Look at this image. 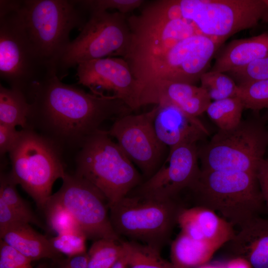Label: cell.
I'll return each instance as SVG.
<instances>
[{
  "label": "cell",
  "mask_w": 268,
  "mask_h": 268,
  "mask_svg": "<svg viewBox=\"0 0 268 268\" xmlns=\"http://www.w3.org/2000/svg\"><path fill=\"white\" fill-rule=\"evenodd\" d=\"M25 95L30 104L27 129L62 152L79 149L104 122L132 111L116 95L87 92L56 74L32 85Z\"/></svg>",
  "instance_id": "obj_1"
},
{
  "label": "cell",
  "mask_w": 268,
  "mask_h": 268,
  "mask_svg": "<svg viewBox=\"0 0 268 268\" xmlns=\"http://www.w3.org/2000/svg\"><path fill=\"white\" fill-rule=\"evenodd\" d=\"M178 0L149 3L138 15L127 18L130 35L122 58L128 64L139 88L160 67L180 41L201 34L183 18Z\"/></svg>",
  "instance_id": "obj_2"
},
{
  "label": "cell",
  "mask_w": 268,
  "mask_h": 268,
  "mask_svg": "<svg viewBox=\"0 0 268 268\" xmlns=\"http://www.w3.org/2000/svg\"><path fill=\"white\" fill-rule=\"evenodd\" d=\"M193 206L218 212L241 227L259 215L265 204L256 173L201 170L189 190Z\"/></svg>",
  "instance_id": "obj_3"
},
{
  "label": "cell",
  "mask_w": 268,
  "mask_h": 268,
  "mask_svg": "<svg viewBox=\"0 0 268 268\" xmlns=\"http://www.w3.org/2000/svg\"><path fill=\"white\" fill-rule=\"evenodd\" d=\"M20 11L36 52L56 72L57 63L71 41L70 32L80 31L89 13L80 0H21Z\"/></svg>",
  "instance_id": "obj_4"
},
{
  "label": "cell",
  "mask_w": 268,
  "mask_h": 268,
  "mask_svg": "<svg viewBox=\"0 0 268 268\" xmlns=\"http://www.w3.org/2000/svg\"><path fill=\"white\" fill-rule=\"evenodd\" d=\"M111 137L101 130L90 136L78 150L75 173L102 193L109 207L144 181L133 163Z\"/></svg>",
  "instance_id": "obj_5"
},
{
  "label": "cell",
  "mask_w": 268,
  "mask_h": 268,
  "mask_svg": "<svg viewBox=\"0 0 268 268\" xmlns=\"http://www.w3.org/2000/svg\"><path fill=\"white\" fill-rule=\"evenodd\" d=\"M21 0H0V76L24 94L55 70L38 54L26 31Z\"/></svg>",
  "instance_id": "obj_6"
},
{
  "label": "cell",
  "mask_w": 268,
  "mask_h": 268,
  "mask_svg": "<svg viewBox=\"0 0 268 268\" xmlns=\"http://www.w3.org/2000/svg\"><path fill=\"white\" fill-rule=\"evenodd\" d=\"M185 207L180 200L129 194L109 207V216L121 238L161 251L169 242L179 215Z\"/></svg>",
  "instance_id": "obj_7"
},
{
  "label": "cell",
  "mask_w": 268,
  "mask_h": 268,
  "mask_svg": "<svg viewBox=\"0 0 268 268\" xmlns=\"http://www.w3.org/2000/svg\"><path fill=\"white\" fill-rule=\"evenodd\" d=\"M62 152L51 140L26 129H22L18 141L8 153L12 179L42 210L52 195L54 183L67 173Z\"/></svg>",
  "instance_id": "obj_8"
},
{
  "label": "cell",
  "mask_w": 268,
  "mask_h": 268,
  "mask_svg": "<svg viewBox=\"0 0 268 268\" xmlns=\"http://www.w3.org/2000/svg\"><path fill=\"white\" fill-rule=\"evenodd\" d=\"M268 147L267 128L259 120H242L235 127L219 130L198 148L201 170L256 173Z\"/></svg>",
  "instance_id": "obj_9"
},
{
  "label": "cell",
  "mask_w": 268,
  "mask_h": 268,
  "mask_svg": "<svg viewBox=\"0 0 268 268\" xmlns=\"http://www.w3.org/2000/svg\"><path fill=\"white\" fill-rule=\"evenodd\" d=\"M126 15L118 11H98L89 14L78 35L61 56L56 73L62 78L79 64L113 56L122 57L130 39Z\"/></svg>",
  "instance_id": "obj_10"
},
{
  "label": "cell",
  "mask_w": 268,
  "mask_h": 268,
  "mask_svg": "<svg viewBox=\"0 0 268 268\" xmlns=\"http://www.w3.org/2000/svg\"><path fill=\"white\" fill-rule=\"evenodd\" d=\"M183 17L204 36L226 41L257 26L268 11L263 0H180Z\"/></svg>",
  "instance_id": "obj_11"
},
{
  "label": "cell",
  "mask_w": 268,
  "mask_h": 268,
  "mask_svg": "<svg viewBox=\"0 0 268 268\" xmlns=\"http://www.w3.org/2000/svg\"><path fill=\"white\" fill-rule=\"evenodd\" d=\"M60 190L52 195L73 215L87 239L121 241L112 225L107 200L90 182L66 173Z\"/></svg>",
  "instance_id": "obj_12"
},
{
  "label": "cell",
  "mask_w": 268,
  "mask_h": 268,
  "mask_svg": "<svg viewBox=\"0 0 268 268\" xmlns=\"http://www.w3.org/2000/svg\"><path fill=\"white\" fill-rule=\"evenodd\" d=\"M157 109L140 114H128L116 119L109 130L121 148L141 171L144 181L152 176L163 164L167 147L157 137L153 126Z\"/></svg>",
  "instance_id": "obj_13"
},
{
  "label": "cell",
  "mask_w": 268,
  "mask_h": 268,
  "mask_svg": "<svg viewBox=\"0 0 268 268\" xmlns=\"http://www.w3.org/2000/svg\"><path fill=\"white\" fill-rule=\"evenodd\" d=\"M197 143H183L169 149L158 171L129 194L159 199L179 200L189 190L201 172Z\"/></svg>",
  "instance_id": "obj_14"
},
{
  "label": "cell",
  "mask_w": 268,
  "mask_h": 268,
  "mask_svg": "<svg viewBox=\"0 0 268 268\" xmlns=\"http://www.w3.org/2000/svg\"><path fill=\"white\" fill-rule=\"evenodd\" d=\"M77 84L90 92L113 93L132 110L139 108V88L127 62L122 57H107L79 64L77 66Z\"/></svg>",
  "instance_id": "obj_15"
},
{
  "label": "cell",
  "mask_w": 268,
  "mask_h": 268,
  "mask_svg": "<svg viewBox=\"0 0 268 268\" xmlns=\"http://www.w3.org/2000/svg\"><path fill=\"white\" fill-rule=\"evenodd\" d=\"M153 126L159 140L169 149L183 143H197L209 134L197 118L169 103L156 105Z\"/></svg>",
  "instance_id": "obj_16"
},
{
  "label": "cell",
  "mask_w": 268,
  "mask_h": 268,
  "mask_svg": "<svg viewBox=\"0 0 268 268\" xmlns=\"http://www.w3.org/2000/svg\"><path fill=\"white\" fill-rule=\"evenodd\" d=\"M211 100L200 86L185 83L162 81L141 90L139 107L162 103L172 104L195 117L205 112Z\"/></svg>",
  "instance_id": "obj_17"
},
{
  "label": "cell",
  "mask_w": 268,
  "mask_h": 268,
  "mask_svg": "<svg viewBox=\"0 0 268 268\" xmlns=\"http://www.w3.org/2000/svg\"><path fill=\"white\" fill-rule=\"evenodd\" d=\"M177 224L181 231L194 239L210 243L220 248L234 236L233 225L216 212L201 206L185 207Z\"/></svg>",
  "instance_id": "obj_18"
},
{
  "label": "cell",
  "mask_w": 268,
  "mask_h": 268,
  "mask_svg": "<svg viewBox=\"0 0 268 268\" xmlns=\"http://www.w3.org/2000/svg\"><path fill=\"white\" fill-rule=\"evenodd\" d=\"M224 246L232 257L246 259L252 268H268V218H252Z\"/></svg>",
  "instance_id": "obj_19"
},
{
  "label": "cell",
  "mask_w": 268,
  "mask_h": 268,
  "mask_svg": "<svg viewBox=\"0 0 268 268\" xmlns=\"http://www.w3.org/2000/svg\"><path fill=\"white\" fill-rule=\"evenodd\" d=\"M216 53L209 70L225 73L268 56V31L259 35L230 41Z\"/></svg>",
  "instance_id": "obj_20"
},
{
  "label": "cell",
  "mask_w": 268,
  "mask_h": 268,
  "mask_svg": "<svg viewBox=\"0 0 268 268\" xmlns=\"http://www.w3.org/2000/svg\"><path fill=\"white\" fill-rule=\"evenodd\" d=\"M0 238L32 261L49 259L55 263L63 258L53 248L49 238L34 230L28 223L9 227Z\"/></svg>",
  "instance_id": "obj_21"
},
{
  "label": "cell",
  "mask_w": 268,
  "mask_h": 268,
  "mask_svg": "<svg viewBox=\"0 0 268 268\" xmlns=\"http://www.w3.org/2000/svg\"><path fill=\"white\" fill-rule=\"evenodd\" d=\"M220 248L180 231L171 243L170 262L174 268H197L208 263Z\"/></svg>",
  "instance_id": "obj_22"
},
{
  "label": "cell",
  "mask_w": 268,
  "mask_h": 268,
  "mask_svg": "<svg viewBox=\"0 0 268 268\" xmlns=\"http://www.w3.org/2000/svg\"><path fill=\"white\" fill-rule=\"evenodd\" d=\"M30 104L21 91L0 84V124L28 128Z\"/></svg>",
  "instance_id": "obj_23"
},
{
  "label": "cell",
  "mask_w": 268,
  "mask_h": 268,
  "mask_svg": "<svg viewBox=\"0 0 268 268\" xmlns=\"http://www.w3.org/2000/svg\"><path fill=\"white\" fill-rule=\"evenodd\" d=\"M128 268H174L161 255L160 250L132 241H123Z\"/></svg>",
  "instance_id": "obj_24"
},
{
  "label": "cell",
  "mask_w": 268,
  "mask_h": 268,
  "mask_svg": "<svg viewBox=\"0 0 268 268\" xmlns=\"http://www.w3.org/2000/svg\"><path fill=\"white\" fill-rule=\"evenodd\" d=\"M244 108L241 100L234 97L211 102L205 112L219 130H227L241 122Z\"/></svg>",
  "instance_id": "obj_25"
},
{
  "label": "cell",
  "mask_w": 268,
  "mask_h": 268,
  "mask_svg": "<svg viewBox=\"0 0 268 268\" xmlns=\"http://www.w3.org/2000/svg\"><path fill=\"white\" fill-rule=\"evenodd\" d=\"M16 184L9 172H0V199H2L14 212L22 217L28 223L44 229L48 228L35 215L28 203L18 193Z\"/></svg>",
  "instance_id": "obj_26"
},
{
  "label": "cell",
  "mask_w": 268,
  "mask_h": 268,
  "mask_svg": "<svg viewBox=\"0 0 268 268\" xmlns=\"http://www.w3.org/2000/svg\"><path fill=\"white\" fill-rule=\"evenodd\" d=\"M122 241L109 239L94 241L87 252V268H111L123 253Z\"/></svg>",
  "instance_id": "obj_27"
},
{
  "label": "cell",
  "mask_w": 268,
  "mask_h": 268,
  "mask_svg": "<svg viewBox=\"0 0 268 268\" xmlns=\"http://www.w3.org/2000/svg\"><path fill=\"white\" fill-rule=\"evenodd\" d=\"M43 211L45 214L48 229L57 235L82 231L71 213L52 195L47 201Z\"/></svg>",
  "instance_id": "obj_28"
},
{
  "label": "cell",
  "mask_w": 268,
  "mask_h": 268,
  "mask_svg": "<svg viewBox=\"0 0 268 268\" xmlns=\"http://www.w3.org/2000/svg\"><path fill=\"white\" fill-rule=\"evenodd\" d=\"M200 81V87L213 101L237 97L238 85L225 73L208 70L201 76Z\"/></svg>",
  "instance_id": "obj_29"
},
{
  "label": "cell",
  "mask_w": 268,
  "mask_h": 268,
  "mask_svg": "<svg viewBox=\"0 0 268 268\" xmlns=\"http://www.w3.org/2000/svg\"><path fill=\"white\" fill-rule=\"evenodd\" d=\"M237 97L245 108L253 111L268 109V79L238 85Z\"/></svg>",
  "instance_id": "obj_30"
},
{
  "label": "cell",
  "mask_w": 268,
  "mask_h": 268,
  "mask_svg": "<svg viewBox=\"0 0 268 268\" xmlns=\"http://www.w3.org/2000/svg\"><path fill=\"white\" fill-rule=\"evenodd\" d=\"M49 239L55 250L67 257L87 253L86 240L87 239L82 231L58 234Z\"/></svg>",
  "instance_id": "obj_31"
},
{
  "label": "cell",
  "mask_w": 268,
  "mask_h": 268,
  "mask_svg": "<svg viewBox=\"0 0 268 268\" xmlns=\"http://www.w3.org/2000/svg\"><path fill=\"white\" fill-rule=\"evenodd\" d=\"M225 73L237 85L268 79V56Z\"/></svg>",
  "instance_id": "obj_32"
},
{
  "label": "cell",
  "mask_w": 268,
  "mask_h": 268,
  "mask_svg": "<svg viewBox=\"0 0 268 268\" xmlns=\"http://www.w3.org/2000/svg\"><path fill=\"white\" fill-rule=\"evenodd\" d=\"M81 4L90 14L98 11L116 9L125 14L139 7L145 2L143 0H81Z\"/></svg>",
  "instance_id": "obj_33"
},
{
  "label": "cell",
  "mask_w": 268,
  "mask_h": 268,
  "mask_svg": "<svg viewBox=\"0 0 268 268\" xmlns=\"http://www.w3.org/2000/svg\"><path fill=\"white\" fill-rule=\"evenodd\" d=\"M32 261L11 247L4 241L0 240V268H34ZM36 268H48L41 265Z\"/></svg>",
  "instance_id": "obj_34"
},
{
  "label": "cell",
  "mask_w": 268,
  "mask_h": 268,
  "mask_svg": "<svg viewBox=\"0 0 268 268\" xmlns=\"http://www.w3.org/2000/svg\"><path fill=\"white\" fill-rule=\"evenodd\" d=\"M22 130L18 131L16 127L0 124V156L9 153L18 141Z\"/></svg>",
  "instance_id": "obj_35"
},
{
  "label": "cell",
  "mask_w": 268,
  "mask_h": 268,
  "mask_svg": "<svg viewBox=\"0 0 268 268\" xmlns=\"http://www.w3.org/2000/svg\"><path fill=\"white\" fill-rule=\"evenodd\" d=\"M23 222L28 223L0 199V236L9 227Z\"/></svg>",
  "instance_id": "obj_36"
},
{
  "label": "cell",
  "mask_w": 268,
  "mask_h": 268,
  "mask_svg": "<svg viewBox=\"0 0 268 268\" xmlns=\"http://www.w3.org/2000/svg\"><path fill=\"white\" fill-rule=\"evenodd\" d=\"M264 203L268 209V158H264L256 172Z\"/></svg>",
  "instance_id": "obj_37"
},
{
  "label": "cell",
  "mask_w": 268,
  "mask_h": 268,
  "mask_svg": "<svg viewBox=\"0 0 268 268\" xmlns=\"http://www.w3.org/2000/svg\"><path fill=\"white\" fill-rule=\"evenodd\" d=\"M87 253L62 258L54 263L56 268H88Z\"/></svg>",
  "instance_id": "obj_38"
},
{
  "label": "cell",
  "mask_w": 268,
  "mask_h": 268,
  "mask_svg": "<svg viewBox=\"0 0 268 268\" xmlns=\"http://www.w3.org/2000/svg\"><path fill=\"white\" fill-rule=\"evenodd\" d=\"M224 265V268H252L246 259L239 257H232Z\"/></svg>",
  "instance_id": "obj_39"
},
{
  "label": "cell",
  "mask_w": 268,
  "mask_h": 268,
  "mask_svg": "<svg viewBox=\"0 0 268 268\" xmlns=\"http://www.w3.org/2000/svg\"><path fill=\"white\" fill-rule=\"evenodd\" d=\"M197 268H224V263H207Z\"/></svg>",
  "instance_id": "obj_40"
},
{
  "label": "cell",
  "mask_w": 268,
  "mask_h": 268,
  "mask_svg": "<svg viewBox=\"0 0 268 268\" xmlns=\"http://www.w3.org/2000/svg\"><path fill=\"white\" fill-rule=\"evenodd\" d=\"M266 119L268 122V111L266 115ZM267 129H268V127H267Z\"/></svg>",
  "instance_id": "obj_41"
},
{
  "label": "cell",
  "mask_w": 268,
  "mask_h": 268,
  "mask_svg": "<svg viewBox=\"0 0 268 268\" xmlns=\"http://www.w3.org/2000/svg\"><path fill=\"white\" fill-rule=\"evenodd\" d=\"M263 1L266 4V5L267 6V7H268V0H263Z\"/></svg>",
  "instance_id": "obj_42"
}]
</instances>
